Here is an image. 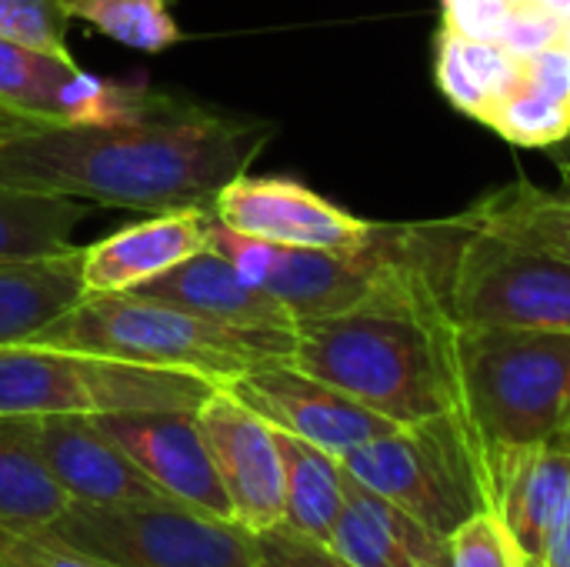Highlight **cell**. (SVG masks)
Returning <instances> with one entry per match:
<instances>
[{"label":"cell","mask_w":570,"mask_h":567,"mask_svg":"<svg viewBox=\"0 0 570 567\" xmlns=\"http://www.w3.org/2000/svg\"><path fill=\"white\" fill-rule=\"evenodd\" d=\"M274 124L154 90L117 124L33 127L0 140V184L140 214L207 207L250 170Z\"/></svg>","instance_id":"cell-1"},{"label":"cell","mask_w":570,"mask_h":567,"mask_svg":"<svg viewBox=\"0 0 570 567\" xmlns=\"http://www.w3.org/2000/svg\"><path fill=\"white\" fill-rule=\"evenodd\" d=\"M287 361L397 428L461 411L454 321L434 277L407 304L297 321Z\"/></svg>","instance_id":"cell-2"},{"label":"cell","mask_w":570,"mask_h":567,"mask_svg":"<svg viewBox=\"0 0 570 567\" xmlns=\"http://www.w3.org/2000/svg\"><path fill=\"white\" fill-rule=\"evenodd\" d=\"M454 358L461 418L498 508L514 465L570 428V331L454 324Z\"/></svg>","instance_id":"cell-3"},{"label":"cell","mask_w":570,"mask_h":567,"mask_svg":"<svg viewBox=\"0 0 570 567\" xmlns=\"http://www.w3.org/2000/svg\"><path fill=\"white\" fill-rule=\"evenodd\" d=\"M27 344L184 371L224 388L257 364L287 361L294 328H234L144 294H87Z\"/></svg>","instance_id":"cell-4"},{"label":"cell","mask_w":570,"mask_h":567,"mask_svg":"<svg viewBox=\"0 0 570 567\" xmlns=\"http://www.w3.org/2000/svg\"><path fill=\"white\" fill-rule=\"evenodd\" d=\"M448 317L461 328L570 331V264L458 217L411 224Z\"/></svg>","instance_id":"cell-5"},{"label":"cell","mask_w":570,"mask_h":567,"mask_svg":"<svg viewBox=\"0 0 570 567\" xmlns=\"http://www.w3.org/2000/svg\"><path fill=\"white\" fill-rule=\"evenodd\" d=\"M214 388L217 384L197 374L120 358L43 344H0V414L107 418L137 411H197Z\"/></svg>","instance_id":"cell-6"},{"label":"cell","mask_w":570,"mask_h":567,"mask_svg":"<svg viewBox=\"0 0 570 567\" xmlns=\"http://www.w3.org/2000/svg\"><path fill=\"white\" fill-rule=\"evenodd\" d=\"M341 465L357 485L448 538L471 515L494 508L478 444L461 411L394 428L347 451Z\"/></svg>","instance_id":"cell-7"},{"label":"cell","mask_w":570,"mask_h":567,"mask_svg":"<svg viewBox=\"0 0 570 567\" xmlns=\"http://www.w3.org/2000/svg\"><path fill=\"white\" fill-rule=\"evenodd\" d=\"M37 531L120 567H257V535L180 501H70Z\"/></svg>","instance_id":"cell-8"},{"label":"cell","mask_w":570,"mask_h":567,"mask_svg":"<svg viewBox=\"0 0 570 567\" xmlns=\"http://www.w3.org/2000/svg\"><path fill=\"white\" fill-rule=\"evenodd\" d=\"M150 97L154 87L107 80L83 70L70 53L0 40V107L30 124H117L137 117Z\"/></svg>","instance_id":"cell-9"},{"label":"cell","mask_w":570,"mask_h":567,"mask_svg":"<svg viewBox=\"0 0 570 567\" xmlns=\"http://www.w3.org/2000/svg\"><path fill=\"white\" fill-rule=\"evenodd\" d=\"M217 224L234 234L314 251H364L377 227L341 204L321 197L294 177H254L240 174L210 204Z\"/></svg>","instance_id":"cell-10"},{"label":"cell","mask_w":570,"mask_h":567,"mask_svg":"<svg viewBox=\"0 0 570 567\" xmlns=\"http://www.w3.org/2000/svg\"><path fill=\"white\" fill-rule=\"evenodd\" d=\"M224 388L257 411L271 428L311 441L337 458L397 428L291 361L257 364Z\"/></svg>","instance_id":"cell-11"},{"label":"cell","mask_w":570,"mask_h":567,"mask_svg":"<svg viewBox=\"0 0 570 567\" xmlns=\"http://www.w3.org/2000/svg\"><path fill=\"white\" fill-rule=\"evenodd\" d=\"M207 451L230 498L237 525L250 535L281 528L284 521V461L277 431L227 388H214L197 408Z\"/></svg>","instance_id":"cell-12"},{"label":"cell","mask_w":570,"mask_h":567,"mask_svg":"<svg viewBox=\"0 0 570 567\" xmlns=\"http://www.w3.org/2000/svg\"><path fill=\"white\" fill-rule=\"evenodd\" d=\"M94 421L167 498L237 521L197 424V411H137Z\"/></svg>","instance_id":"cell-13"},{"label":"cell","mask_w":570,"mask_h":567,"mask_svg":"<svg viewBox=\"0 0 570 567\" xmlns=\"http://www.w3.org/2000/svg\"><path fill=\"white\" fill-rule=\"evenodd\" d=\"M210 224L214 214L207 207L160 211L80 247L83 294H130L170 274L210 247Z\"/></svg>","instance_id":"cell-14"},{"label":"cell","mask_w":570,"mask_h":567,"mask_svg":"<svg viewBox=\"0 0 570 567\" xmlns=\"http://www.w3.org/2000/svg\"><path fill=\"white\" fill-rule=\"evenodd\" d=\"M37 431H40L43 461L70 501L80 505L174 501L100 431L94 418L50 414V418H37Z\"/></svg>","instance_id":"cell-15"},{"label":"cell","mask_w":570,"mask_h":567,"mask_svg":"<svg viewBox=\"0 0 570 567\" xmlns=\"http://www.w3.org/2000/svg\"><path fill=\"white\" fill-rule=\"evenodd\" d=\"M327 548L354 567H454L448 535L367 491L351 475L347 508L337 518Z\"/></svg>","instance_id":"cell-16"},{"label":"cell","mask_w":570,"mask_h":567,"mask_svg":"<svg viewBox=\"0 0 570 567\" xmlns=\"http://www.w3.org/2000/svg\"><path fill=\"white\" fill-rule=\"evenodd\" d=\"M154 301L177 304L184 311H194L200 317L234 324V328H274L291 331L297 321L287 314L281 301H274L264 287L250 284L220 251L207 247L184 264H177L170 274L130 291Z\"/></svg>","instance_id":"cell-17"},{"label":"cell","mask_w":570,"mask_h":567,"mask_svg":"<svg viewBox=\"0 0 570 567\" xmlns=\"http://www.w3.org/2000/svg\"><path fill=\"white\" fill-rule=\"evenodd\" d=\"M488 127L521 147H554L568 140L570 53L561 43L521 57V74L491 110Z\"/></svg>","instance_id":"cell-18"},{"label":"cell","mask_w":570,"mask_h":567,"mask_svg":"<svg viewBox=\"0 0 570 567\" xmlns=\"http://www.w3.org/2000/svg\"><path fill=\"white\" fill-rule=\"evenodd\" d=\"M458 221L570 264V157H561V184L554 190L521 177L474 201Z\"/></svg>","instance_id":"cell-19"},{"label":"cell","mask_w":570,"mask_h":567,"mask_svg":"<svg viewBox=\"0 0 570 567\" xmlns=\"http://www.w3.org/2000/svg\"><path fill=\"white\" fill-rule=\"evenodd\" d=\"M70 498L50 475L37 418L0 414V528L37 531L67 511Z\"/></svg>","instance_id":"cell-20"},{"label":"cell","mask_w":570,"mask_h":567,"mask_svg":"<svg viewBox=\"0 0 570 567\" xmlns=\"http://www.w3.org/2000/svg\"><path fill=\"white\" fill-rule=\"evenodd\" d=\"M570 508V451L554 444L524 454L504 491L498 511L528 558H544Z\"/></svg>","instance_id":"cell-21"},{"label":"cell","mask_w":570,"mask_h":567,"mask_svg":"<svg viewBox=\"0 0 570 567\" xmlns=\"http://www.w3.org/2000/svg\"><path fill=\"white\" fill-rule=\"evenodd\" d=\"M80 251V247H77ZM0 264V344H27L83 301L80 254Z\"/></svg>","instance_id":"cell-22"},{"label":"cell","mask_w":570,"mask_h":567,"mask_svg":"<svg viewBox=\"0 0 570 567\" xmlns=\"http://www.w3.org/2000/svg\"><path fill=\"white\" fill-rule=\"evenodd\" d=\"M277 431V428H274ZM284 461V521L281 528L327 545L347 508V471L337 454L277 431Z\"/></svg>","instance_id":"cell-23"},{"label":"cell","mask_w":570,"mask_h":567,"mask_svg":"<svg viewBox=\"0 0 570 567\" xmlns=\"http://www.w3.org/2000/svg\"><path fill=\"white\" fill-rule=\"evenodd\" d=\"M87 214V201L0 184V264L47 261L77 251L73 231Z\"/></svg>","instance_id":"cell-24"},{"label":"cell","mask_w":570,"mask_h":567,"mask_svg":"<svg viewBox=\"0 0 570 567\" xmlns=\"http://www.w3.org/2000/svg\"><path fill=\"white\" fill-rule=\"evenodd\" d=\"M438 87L468 117L488 124L491 110L514 87L521 57L498 40H474L454 30L438 33Z\"/></svg>","instance_id":"cell-25"},{"label":"cell","mask_w":570,"mask_h":567,"mask_svg":"<svg viewBox=\"0 0 570 567\" xmlns=\"http://www.w3.org/2000/svg\"><path fill=\"white\" fill-rule=\"evenodd\" d=\"M170 3L174 0H63L70 20L140 53H160L184 40Z\"/></svg>","instance_id":"cell-26"},{"label":"cell","mask_w":570,"mask_h":567,"mask_svg":"<svg viewBox=\"0 0 570 567\" xmlns=\"http://www.w3.org/2000/svg\"><path fill=\"white\" fill-rule=\"evenodd\" d=\"M448 541L454 567H521L528 561L524 548L518 545L498 508L471 515L461 528L451 531Z\"/></svg>","instance_id":"cell-27"},{"label":"cell","mask_w":570,"mask_h":567,"mask_svg":"<svg viewBox=\"0 0 570 567\" xmlns=\"http://www.w3.org/2000/svg\"><path fill=\"white\" fill-rule=\"evenodd\" d=\"M70 23L73 20L63 0H0V40H13L50 53H70Z\"/></svg>","instance_id":"cell-28"},{"label":"cell","mask_w":570,"mask_h":567,"mask_svg":"<svg viewBox=\"0 0 570 567\" xmlns=\"http://www.w3.org/2000/svg\"><path fill=\"white\" fill-rule=\"evenodd\" d=\"M0 567H120L83 555L43 531H3L0 528Z\"/></svg>","instance_id":"cell-29"},{"label":"cell","mask_w":570,"mask_h":567,"mask_svg":"<svg viewBox=\"0 0 570 567\" xmlns=\"http://www.w3.org/2000/svg\"><path fill=\"white\" fill-rule=\"evenodd\" d=\"M561 30H564V13L538 3H514L498 30V43L508 47L514 57H528L544 47H558Z\"/></svg>","instance_id":"cell-30"},{"label":"cell","mask_w":570,"mask_h":567,"mask_svg":"<svg viewBox=\"0 0 570 567\" xmlns=\"http://www.w3.org/2000/svg\"><path fill=\"white\" fill-rule=\"evenodd\" d=\"M257 567H354L321 541L301 538L287 528L257 535Z\"/></svg>","instance_id":"cell-31"},{"label":"cell","mask_w":570,"mask_h":567,"mask_svg":"<svg viewBox=\"0 0 570 567\" xmlns=\"http://www.w3.org/2000/svg\"><path fill=\"white\" fill-rule=\"evenodd\" d=\"M544 561H548V567H570V508L558 535H554V541H551V548H548V555H544Z\"/></svg>","instance_id":"cell-32"},{"label":"cell","mask_w":570,"mask_h":567,"mask_svg":"<svg viewBox=\"0 0 570 567\" xmlns=\"http://www.w3.org/2000/svg\"><path fill=\"white\" fill-rule=\"evenodd\" d=\"M33 127H40V124H30V120H23V117H17V114H10V110H3V107H0V140L17 137V134L33 130Z\"/></svg>","instance_id":"cell-33"},{"label":"cell","mask_w":570,"mask_h":567,"mask_svg":"<svg viewBox=\"0 0 570 567\" xmlns=\"http://www.w3.org/2000/svg\"><path fill=\"white\" fill-rule=\"evenodd\" d=\"M518 3H538V7L558 10V13H564V10H570V0H518Z\"/></svg>","instance_id":"cell-34"},{"label":"cell","mask_w":570,"mask_h":567,"mask_svg":"<svg viewBox=\"0 0 570 567\" xmlns=\"http://www.w3.org/2000/svg\"><path fill=\"white\" fill-rule=\"evenodd\" d=\"M561 47L570 53V10H564V30H561Z\"/></svg>","instance_id":"cell-35"},{"label":"cell","mask_w":570,"mask_h":567,"mask_svg":"<svg viewBox=\"0 0 570 567\" xmlns=\"http://www.w3.org/2000/svg\"><path fill=\"white\" fill-rule=\"evenodd\" d=\"M551 444H554V448H561V451H570V428L568 431H561Z\"/></svg>","instance_id":"cell-36"},{"label":"cell","mask_w":570,"mask_h":567,"mask_svg":"<svg viewBox=\"0 0 570 567\" xmlns=\"http://www.w3.org/2000/svg\"><path fill=\"white\" fill-rule=\"evenodd\" d=\"M521 567H548V561L544 558H528Z\"/></svg>","instance_id":"cell-37"},{"label":"cell","mask_w":570,"mask_h":567,"mask_svg":"<svg viewBox=\"0 0 570 567\" xmlns=\"http://www.w3.org/2000/svg\"><path fill=\"white\" fill-rule=\"evenodd\" d=\"M564 144H568V150H570V137H568V140H564ZM561 157H570V154H561Z\"/></svg>","instance_id":"cell-38"}]
</instances>
